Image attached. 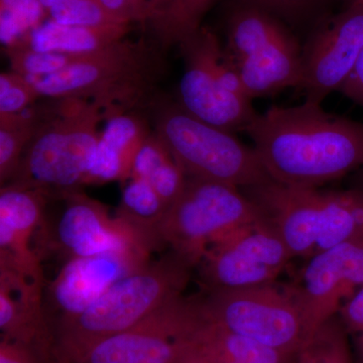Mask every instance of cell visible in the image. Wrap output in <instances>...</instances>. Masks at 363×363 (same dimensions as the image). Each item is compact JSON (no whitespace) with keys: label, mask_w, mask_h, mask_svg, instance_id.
<instances>
[{"label":"cell","mask_w":363,"mask_h":363,"mask_svg":"<svg viewBox=\"0 0 363 363\" xmlns=\"http://www.w3.org/2000/svg\"><path fill=\"white\" fill-rule=\"evenodd\" d=\"M65 1H67V0H39L40 4H42V6L44 7L47 13L50 9H52V7L63 4V2Z\"/></svg>","instance_id":"39"},{"label":"cell","mask_w":363,"mask_h":363,"mask_svg":"<svg viewBox=\"0 0 363 363\" xmlns=\"http://www.w3.org/2000/svg\"><path fill=\"white\" fill-rule=\"evenodd\" d=\"M155 126V135L188 178L218 182L241 190L272 180L255 147H247L230 131L192 116L180 104H162Z\"/></svg>","instance_id":"5"},{"label":"cell","mask_w":363,"mask_h":363,"mask_svg":"<svg viewBox=\"0 0 363 363\" xmlns=\"http://www.w3.org/2000/svg\"><path fill=\"white\" fill-rule=\"evenodd\" d=\"M150 2L152 11H154V18H152V21L155 18L161 16L162 13H164V11L168 9V7L171 6L173 0H150Z\"/></svg>","instance_id":"37"},{"label":"cell","mask_w":363,"mask_h":363,"mask_svg":"<svg viewBox=\"0 0 363 363\" xmlns=\"http://www.w3.org/2000/svg\"><path fill=\"white\" fill-rule=\"evenodd\" d=\"M296 363H353L348 332L338 314L320 325L303 344Z\"/></svg>","instance_id":"24"},{"label":"cell","mask_w":363,"mask_h":363,"mask_svg":"<svg viewBox=\"0 0 363 363\" xmlns=\"http://www.w3.org/2000/svg\"><path fill=\"white\" fill-rule=\"evenodd\" d=\"M262 218L259 208L241 189L187 177L162 222L160 238L164 247L196 269L217 242Z\"/></svg>","instance_id":"7"},{"label":"cell","mask_w":363,"mask_h":363,"mask_svg":"<svg viewBox=\"0 0 363 363\" xmlns=\"http://www.w3.org/2000/svg\"><path fill=\"white\" fill-rule=\"evenodd\" d=\"M198 316L197 297L174 298L128 330L97 343L82 363H175Z\"/></svg>","instance_id":"12"},{"label":"cell","mask_w":363,"mask_h":363,"mask_svg":"<svg viewBox=\"0 0 363 363\" xmlns=\"http://www.w3.org/2000/svg\"><path fill=\"white\" fill-rule=\"evenodd\" d=\"M298 204L316 252L363 238V190L301 188Z\"/></svg>","instance_id":"18"},{"label":"cell","mask_w":363,"mask_h":363,"mask_svg":"<svg viewBox=\"0 0 363 363\" xmlns=\"http://www.w3.org/2000/svg\"><path fill=\"white\" fill-rule=\"evenodd\" d=\"M47 284L0 267L1 338L28 345L57 346L44 308Z\"/></svg>","instance_id":"17"},{"label":"cell","mask_w":363,"mask_h":363,"mask_svg":"<svg viewBox=\"0 0 363 363\" xmlns=\"http://www.w3.org/2000/svg\"><path fill=\"white\" fill-rule=\"evenodd\" d=\"M363 286V238L345 241L310 257L290 290L310 337Z\"/></svg>","instance_id":"14"},{"label":"cell","mask_w":363,"mask_h":363,"mask_svg":"<svg viewBox=\"0 0 363 363\" xmlns=\"http://www.w3.org/2000/svg\"><path fill=\"white\" fill-rule=\"evenodd\" d=\"M189 345H190V344H189ZM191 346H192V345H191ZM192 347H193V346H192ZM196 350L201 351L203 354L206 355V357H209L210 359L213 360V362L215 363H238V362H233V360L228 359V358L220 357V355H217V354H213V353L206 352V351L200 350H198V348H196Z\"/></svg>","instance_id":"38"},{"label":"cell","mask_w":363,"mask_h":363,"mask_svg":"<svg viewBox=\"0 0 363 363\" xmlns=\"http://www.w3.org/2000/svg\"><path fill=\"white\" fill-rule=\"evenodd\" d=\"M317 0H240V4L257 6L276 18H295Z\"/></svg>","instance_id":"33"},{"label":"cell","mask_w":363,"mask_h":363,"mask_svg":"<svg viewBox=\"0 0 363 363\" xmlns=\"http://www.w3.org/2000/svg\"><path fill=\"white\" fill-rule=\"evenodd\" d=\"M186 342L198 350L238 363H296L297 355L274 350L259 341L227 330L205 319L201 310Z\"/></svg>","instance_id":"21"},{"label":"cell","mask_w":363,"mask_h":363,"mask_svg":"<svg viewBox=\"0 0 363 363\" xmlns=\"http://www.w3.org/2000/svg\"><path fill=\"white\" fill-rule=\"evenodd\" d=\"M123 184L125 185L116 215L147 235L157 247H164L160 229L169 207L149 182L130 178Z\"/></svg>","instance_id":"22"},{"label":"cell","mask_w":363,"mask_h":363,"mask_svg":"<svg viewBox=\"0 0 363 363\" xmlns=\"http://www.w3.org/2000/svg\"><path fill=\"white\" fill-rule=\"evenodd\" d=\"M197 298L205 319L274 350L296 355L310 338L290 288L267 284Z\"/></svg>","instance_id":"10"},{"label":"cell","mask_w":363,"mask_h":363,"mask_svg":"<svg viewBox=\"0 0 363 363\" xmlns=\"http://www.w3.org/2000/svg\"><path fill=\"white\" fill-rule=\"evenodd\" d=\"M0 363H64L55 346L28 345L0 340Z\"/></svg>","instance_id":"30"},{"label":"cell","mask_w":363,"mask_h":363,"mask_svg":"<svg viewBox=\"0 0 363 363\" xmlns=\"http://www.w3.org/2000/svg\"><path fill=\"white\" fill-rule=\"evenodd\" d=\"M35 133L9 184L40 189L51 200L81 190L99 142L98 128L106 121L104 109L87 100L59 98L35 111Z\"/></svg>","instance_id":"3"},{"label":"cell","mask_w":363,"mask_h":363,"mask_svg":"<svg viewBox=\"0 0 363 363\" xmlns=\"http://www.w3.org/2000/svg\"><path fill=\"white\" fill-rule=\"evenodd\" d=\"M247 133L272 180L319 188L363 168V123L306 100L257 114Z\"/></svg>","instance_id":"1"},{"label":"cell","mask_w":363,"mask_h":363,"mask_svg":"<svg viewBox=\"0 0 363 363\" xmlns=\"http://www.w3.org/2000/svg\"><path fill=\"white\" fill-rule=\"evenodd\" d=\"M45 14L39 0H0V40L4 49L23 44L44 23Z\"/></svg>","instance_id":"26"},{"label":"cell","mask_w":363,"mask_h":363,"mask_svg":"<svg viewBox=\"0 0 363 363\" xmlns=\"http://www.w3.org/2000/svg\"><path fill=\"white\" fill-rule=\"evenodd\" d=\"M171 152L166 147L161 138L154 133H150L138 150L131 168L130 178L147 179L157 171L164 162L171 160Z\"/></svg>","instance_id":"31"},{"label":"cell","mask_w":363,"mask_h":363,"mask_svg":"<svg viewBox=\"0 0 363 363\" xmlns=\"http://www.w3.org/2000/svg\"><path fill=\"white\" fill-rule=\"evenodd\" d=\"M11 71L26 78L42 77L64 70L83 55H68L55 52L35 51L26 45H16L4 49Z\"/></svg>","instance_id":"27"},{"label":"cell","mask_w":363,"mask_h":363,"mask_svg":"<svg viewBox=\"0 0 363 363\" xmlns=\"http://www.w3.org/2000/svg\"><path fill=\"white\" fill-rule=\"evenodd\" d=\"M40 97L39 91L25 76L13 71L0 75V116L28 111Z\"/></svg>","instance_id":"29"},{"label":"cell","mask_w":363,"mask_h":363,"mask_svg":"<svg viewBox=\"0 0 363 363\" xmlns=\"http://www.w3.org/2000/svg\"><path fill=\"white\" fill-rule=\"evenodd\" d=\"M48 16L52 21L68 26H101L126 23L112 16L99 0H67L50 9Z\"/></svg>","instance_id":"28"},{"label":"cell","mask_w":363,"mask_h":363,"mask_svg":"<svg viewBox=\"0 0 363 363\" xmlns=\"http://www.w3.org/2000/svg\"><path fill=\"white\" fill-rule=\"evenodd\" d=\"M195 267L169 250L111 286L85 311L52 326L64 363H82L106 338L128 330L183 296Z\"/></svg>","instance_id":"2"},{"label":"cell","mask_w":363,"mask_h":363,"mask_svg":"<svg viewBox=\"0 0 363 363\" xmlns=\"http://www.w3.org/2000/svg\"><path fill=\"white\" fill-rule=\"evenodd\" d=\"M35 111L0 116V184L13 180L35 133Z\"/></svg>","instance_id":"23"},{"label":"cell","mask_w":363,"mask_h":363,"mask_svg":"<svg viewBox=\"0 0 363 363\" xmlns=\"http://www.w3.org/2000/svg\"><path fill=\"white\" fill-rule=\"evenodd\" d=\"M150 257L143 252H111L64 262L45 289V316L52 328L57 322L85 311L116 281L150 262Z\"/></svg>","instance_id":"15"},{"label":"cell","mask_w":363,"mask_h":363,"mask_svg":"<svg viewBox=\"0 0 363 363\" xmlns=\"http://www.w3.org/2000/svg\"><path fill=\"white\" fill-rule=\"evenodd\" d=\"M339 92L363 107V49L354 70Z\"/></svg>","instance_id":"35"},{"label":"cell","mask_w":363,"mask_h":363,"mask_svg":"<svg viewBox=\"0 0 363 363\" xmlns=\"http://www.w3.org/2000/svg\"><path fill=\"white\" fill-rule=\"evenodd\" d=\"M150 133L145 121L128 112L107 118L85 186L125 183L130 178L136 154Z\"/></svg>","instance_id":"19"},{"label":"cell","mask_w":363,"mask_h":363,"mask_svg":"<svg viewBox=\"0 0 363 363\" xmlns=\"http://www.w3.org/2000/svg\"><path fill=\"white\" fill-rule=\"evenodd\" d=\"M102 6L119 21L131 23L133 21H152L154 11L150 0H99Z\"/></svg>","instance_id":"32"},{"label":"cell","mask_w":363,"mask_h":363,"mask_svg":"<svg viewBox=\"0 0 363 363\" xmlns=\"http://www.w3.org/2000/svg\"><path fill=\"white\" fill-rule=\"evenodd\" d=\"M294 259L264 218L217 242L198 264L203 290H235L274 284Z\"/></svg>","instance_id":"11"},{"label":"cell","mask_w":363,"mask_h":363,"mask_svg":"<svg viewBox=\"0 0 363 363\" xmlns=\"http://www.w3.org/2000/svg\"><path fill=\"white\" fill-rule=\"evenodd\" d=\"M226 58L248 96H272L302 87L303 50L278 18L238 4L227 23Z\"/></svg>","instance_id":"6"},{"label":"cell","mask_w":363,"mask_h":363,"mask_svg":"<svg viewBox=\"0 0 363 363\" xmlns=\"http://www.w3.org/2000/svg\"><path fill=\"white\" fill-rule=\"evenodd\" d=\"M128 30V23L80 26L61 25L49 20L35 28L21 45L40 52L88 55L123 40Z\"/></svg>","instance_id":"20"},{"label":"cell","mask_w":363,"mask_h":363,"mask_svg":"<svg viewBox=\"0 0 363 363\" xmlns=\"http://www.w3.org/2000/svg\"><path fill=\"white\" fill-rule=\"evenodd\" d=\"M63 210L52 220L45 215L35 235L40 260L54 257L64 262L111 252H143L161 250L147 235L82 191L59 198Z\"/></svg>","instance_id":"9"},{"label":"cell","mask_w":363,"mask_h":363,"mask_svg":"<svg viewBox=\"0 0 363 363\" xmlns=\"http://www.w3.org/2000/svg\"><path fill=\"white\" fill-rule=\"evenodd\" d=\"M162 72L159 55L125 39L80 59L64 70L28 78L40 96L78 98L99 105L106 119L125 113L152 94Z\"/></svg>","instance_id":"4"},{"label":"cell","mask_w":363,"mask_h":363,"mask_svg":"<svg viewBox=\"0 0 363 363\" xmlns=\"http://www.w3.org/2000/svg\"><path fill=\"white\" fill-rule=\"evenodd\" d=\"M50 201V196L40 189L1 186L0 267L45 281L35 241Z\"/></svg>","instance_id":"16"},{"label":"cell","mask_w":363,"mask_h":363,"mask_svg":"<svg viewBox=\"0 0 363 363\" xmlns=\"http://www.w3.org/2000/svg\"><path fill=\"white\" fill-rule=\"evenodd\" d=\"M213 0H173L164 13L152 21L164 47L180 44L201 28Z\"/></svg>","instance_id":"25"},{"label":"cell","mask_w":363,"mask_h":363,"mask_svg":"<svg viewBox=\"0 0 363 363\" xmlns=\"http://www.w3.org/2000/svg\"><path fill=\"white\" fill-rule=\"evenodd\" d=\"M175 363H215L206 355L203 354L201 351L196 350L186 342L185 350L179 359Z\"/></svg>","instance_id":"36"},{"label":"cell","mask_w":363,"mask_h":363,"mask_svg":"<svg viewBox=\"0 0 363 363\" xmlns=\"http://www.w3.org/2000/svg\"><path fill=\"white\" fill-rule=\"evenodd\" d=\"M363 49V0L348 2L344 11L324 21L303 49L306 100L322 104L340 91L354 70Z\"/></svg>","instance_id":"13"},{"label":"cell","mask_w":363,"mask_h":363,"mask_svg":"<svg viewBox=\"0 0 363 363\" xmlns=\"http://www.w3.org/2000/svg\"><path fill=\"white\" fill-rule=\"evenodd\" d=\"M357 354L358 362L363 363V330L357 334Z\"/></svg>","instance_id":"40"},{"label":"cell","mask_w":363,"mask_h":363,"mask_svg":"<svg viewBox=\"0 0 363 363\" xmlns=\"http://www.w3.org/2000/svg\"><path fill=\"white\" fill-rule=\"evenodd\" d=\"M338 316L348 334L357 335L363 330V286L344 303Z\"/></svg>","instance_id":"34"},{"label":"cell","mask_w":363,"mask_h":363,"mask_svg":"<svg viewBox=\"0 0 363 363\" xmlns=\"http://www.w3.org/2000/svg\"><path fill=\"white\" fill-rule=\"evenodd\" d=\"M358 189H362V190H363V173H362V188H358Z\"/></svg>","instance_id":"41"},{"label":"cell","mask_w":363,"mask_h":363,"mask_svg":"<svg viewBox=\"0 0 363 363\" xmlns=\"http://www.w3.org/2000/svg\"><path fill=\"white\" fill-rule=\"evenodd\" d=\"M179 45L184 59L181 106L222 130H247L257 113L217 35L201 26Z\"/></svg>","instance_id":"8"}]
</instances>
